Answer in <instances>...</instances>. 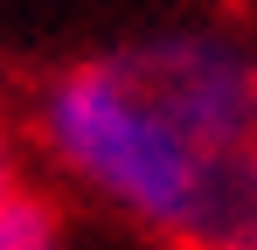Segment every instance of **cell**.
I'll use <instances>...</instances> for the list:
<instances>
[{
    "instance_id": "cell-1",
    "label": "cell",
    "mask_w": 257,
    "mask_h": 250,
    "mask_svg": "<svg viewBox=\"0 0 257 250\" xmlns=\"http://www.w3.org/2000/svg\"><path fill=\"white\" fill-rule=\"evenodd\" d=\"M35 139L49 146V160L63 174H77L90 195H104L146 229H160L167 243L181 236L188 208L202 195V174L215 160L132 83L118 49L77 56L35 90Z\"/></svg>"
},
{
    "instance_id": "cell-2",
    "label": "cell",
    "mask_w": 257,
    "mask_h": 250,
    "mask_svg": "<svg viewBox=\"0 0 257 250\" xmlns=\"http://www.w3.org/2000/svg\"><path fill=\"white\" fill-rule=\"evenodd\" d=\"M118 63L202 153L257 146V49L243 35L160 28V35L118 42Z\"/></svg>"
},
{
    "instance_id": "cell-3",
    "label": "cell",
    "mask_w": 257,
    "mask_h": 250,
    "mask_svg": "<svg viewBox=\"0 0 257 250\" xmlns=\"http://www.w3.org/2000/svg\"><path fill=\"white\" fill-rule=\"evenodd\" d=\"M0 250H63V215L49 195L14 188L0 202Z\"/></svg>"
},
{
    "instance_id": "cell-4",
    "label": "cell",
    "mask_w": 257,
    "mask_h": 250,
    "mask_svg": "<svg viewBox=\"0 0 257 250\" xmlns=\"http://www.w3.org/2000/svg\"><path fill=\"white\" fill-rule=\"evenodd\" d=\"M21 188V174H14V139H7V118H0V202Z\"/></svg>"
}]
</instances>
